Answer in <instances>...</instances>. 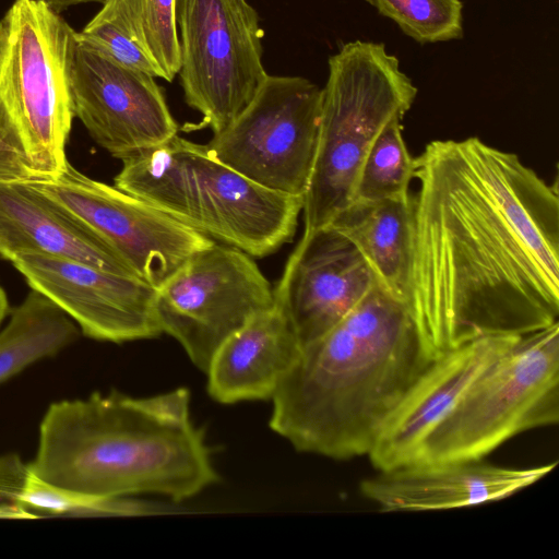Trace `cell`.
Wrapping results in <instances>:
<instances>
[{
  "label": "cell",
  "mask_w": 559,
  "mask_h": 559,
  "mask_svg": "<svg viewBox=\"0 0 559 559\" xmlns=\"http://www.w3.org/2000/svg\"><path fill=\"white\" fill-rule=\"evenodd\" d=\"M414 164L408 308L426 346L558 322L557 185L476 136L432 141Z\"/></svg>",
  "instance_id": "cell-1"
},
{
  "label": "cell",
  "mask_w": 559,
  "mask_h": 559,
  "mask_svg": "<svg viewBox=\"0 0 559 559\" xmlns=\"http://www.w3.org/2000/svg\"><path fill=\"white\" fill-rule=\"evenodd\" d=\"M436 357L408 306L377 284L341 322L302 346L271 399L270 427L300 452L334 460L368 454Z\"/></svg>",
  "instance_id": "cell-2"
},
{
  "label": "cell",
  "mask_w": 559,
  "mask_h": 559,
  "mask_svg": "<svg viewBox=\"0 0 559 559\" xmlns=\"http://www.w3.org/2000/svg\"><path fill=\"white\" fill-rule=\"evenodd\" d=\"M28 471L98 498L158 495L180 502L217 480L186 388L145 397L95 392L52 403Z\"/></svg>",
  "instance_id": "cell-3"
},
{
  "label": "cell",
  "mask_w": 559,
  "mask_h": 559,
  "mask_svg": "<svg viewBox=\"0 0 559 559\" xmlns=\"http://www.w3.org/2000/svg\"><path fill=\"white\" fill-rule=\"evenodd\" d=\"M115 187L210 239L263 258L289 242L304 197L264 188L178 134L123 159Z\"/></svg>",
  "instance_id": "cell-4"
},
{
  "label": "cell",
  "mask_w": 559,
  "mask_h": 559,
  "mask_svg": "<svg viewBox=\"0 0 559 559\" xmlns=\"http://www.w3.org/2000/svg\"><path fill=\"white\" fill-rule=\"evenodd\" d=\"M76 33L41 0H15L0 19V180L51 177L68 162Z\"/></svg>",
  "instance_id": "cell-5"
},
{
  "label": "cell",
  "mask_w": 559,
  "mask_h": 559,
  "mask_svg": "<svg viewBox=\"0 0 559 559\" xmlns=\"http://www.w3.org/2000/svg\"><path fill=\"white\" fill-rule=\"evenodd\" d=\"M416 95L383 44L349 41L329 58L316 159L304 197V230L330 225L353 202L369 147L390 120L403 119Z\"/></svg>",
  "instance_id": "cell-6"
},
{
  "label": "cell",
  "mask_w": 559,
  "mask_h": 559,
  "mask_svg": "<svg viewBox=\"0 0 559 559\" xmlns=\"http://www.w3.org/2000/svg\"><path fill=\"white\" fill-rule=\"evenodd\" d=\"M559 421V322L520 335L428 436L415 463L484 460L514 436Z\"/></svg>",
  "instance_id": "cell-7"
},
{
  "label": "cell",
  "mask_w": 559,
  "mask_h": 559,
  "mask_svg": "<svg viewBox=\"0 0 559 559\" xmlns=\"http://www.w3.org/2000/svg\"><path fill=\"white\" fill-rule=\"evenodd\" d=\"M180 82L202 116L193 130L217 133L250 104L269 75L255 10L246 0H176Z\"/></svg>",
  "instance_id": "cell-8"
},
{
  "label": "cell",
  "mask_w": 559,
  "mask_h": 559,
  "mask_svg": "<svg viewBox=\"0 0 559 559\" xmlns=\"http://www.w3.org/2000/svg\"><path fill=\"white\" fill-rule=\"evenodd\" d=\"M322 90L301 76L267 75L250 104L205 144L255 183L305 197L311 178Z\"/></svg>",
  "instance_id": "cell-9"
},
{
  "label": "cell",
  "mask_w": 559,
  "mask_h": 559,
  "mask_svg": "<svg viewBox=\"0 0 559 559\" xmlns=\"http://www.w3.org/2000/svg\"><path fill=\"white\" fill-rule=\"evenodd\" d=\"M273 305V288L252 257L219 242L194 252L155 295L162 333L204 373L217 348Z\"/></svg>",
  "instance_id": "cell-10"
},
{
  "label": "cell",
  "mask_w": 559,
  "mask_h": 559,
  "mask_svg": "<svg viewBox=\"0 0 559 559\" xmlns=\"http://www.w3.org/2000/svg\"><path fill=\"white\" fill-rule=\"evenodd\" d=\"M27 182L94 230L155 289L194 252L216 242L145 201L85 176L70 162L55 176Z\"/></svg>",
  "instance_id": "cell-11"
},
{
  "label": "cell",
  "mask_w": 559,
  "mask_h": 559,
  "mask_svg": "<svg viewBox=\"0 0 559 559\" xmlns=\"http://www.w3.org/2000/svg\"><path fill=\"white\" fill-rule=\"evenodd\" d=\"M74 116L111 156L123 159L178 134L154 76L79 37L72 62Z\"/></svg>",
  "instance_id": "cell-12"
},
{
  "label": "cell",
  "mask_w": 559,
  "mask_h": 559,
  "mask_svg": "<svg viewBox=\"0 0 559 559\" xmlns=\"http://www.w3.org/2000/svg\"><path fill=\"white\" fill-rule=\"evenodd\" d=\"M11 263L32 289L63 310L85 336L124 343L162 334L156 289L138 277L41 253H20Z\"/></svg>",
  "instance_id": "cell-13"
},
{
  "label": "cell",
  "mask_w": 559,
  "mask_h": 559,
  "mask_svg": "<svg viewBox=\"0 0 559 559\" xmlns=\"http://www.w3.org/2000/svg\"><path fill=\"white\" fill-rule=\"evenodd\" d=\"M376 285L355 246L325 226L304 230L273 294L305 346L341 322Z\"/></svg>",
  "instance_id": "cell-14"
},
{
  "label": "cell",
  "mask_w": 559,
  "mask_h": 559,
  "mask_svg": "<svg viewBox=\"0 0 559 559\" xmlns=\"http://www.w3.org/2000/svg\"><path fill=\"white\" fill-rule=\"evenodd\" d=\"M519 336H484L438 355L384 421L367 454L373 467L414 464L436 426Z\"/></svg>",
  "instance_id": "cell-15"
},
{
  "label": "cell",
  "mask_w": 559,
  "mask_h": 559,
  "mask_svg": "<svg viewBox=\"0 0 559 559\" xmlns=\"http://www.w3.org/2000/svg\"><path fill=\"white\" fill-rule=\"evenodd\" d=\"M556 465L512 468L483 460L414 463L365 478L359 489L383 512L457 509L508 498Z\"/></svg>",
  "instance_id": "cell-16"
},
{
  "label": "cell",
  "mask_w": 559,
  "mask_h": 559,
  "mask_svg": "<svg viewBox=\"0 0 559 559\" xmlns=\"http://www.w3.org/2000/svg\"><path fill=\"white\" fill-rule=\"evenodd\" d=\"M25 252L136 277L102 237L44 192L27 181L0 180V259Z\"/></svg>",
  "instance_id": "cell-17"
},
{
  "label": "cell",
  "mask_w": 559,
  "mask_h": 559,
  "mask_svg": "<svg viewBox=\"0 0 559 559\" xmlns=\"http://www.w3.org/2000/svg\"><path fill=\"white\" fill-rule=\"evenodd\" d=\"M301 348L286 313L274 301L217 348L205 371L209 394L222 404L271 400Z\"/></svg>",
  "instance_id": "cell-18"
},
{
  "label": "cell",
  "mask_w": 559,
  "mask_h": 559,
  "mask_svg": "<svg viewBox=\"0 0 559 559\" xmlns=\"http://www.w3.org/2000/svg\"><path fill=\"white\" fill-rule=\"evenodd\" d=\"M328 226L355 246L380 288L408 306L413 252L412 198L409 201H355Z\"/></svg>",
  "instance_id": "cell-19"
},
{
  "label": "cell",
  "mask_w": 559,
  "mask_h": 559,
  "mask_svg": "<svg viewBox=\"0 0 559 559\" xmlns=\"http://www.w3.org/2000/svg\"><path fill=\"white\" fill-rule=\"evenodd\" d=\"M80 335L75 322L41 293L32 289L10 312L0 331V383L29 365L52 357Z\"/></svg>",
  "instance_id": "cell-20"
},
{
  "label": "cell",
  "mask_w": 559,
  "mask_h": 559,
  "mask_svg": "<svg viewBox=\"0 0 559 559\" xmlns=\"http://www.w3.org/2000/svg\"><path fill=\"white\" fill-rule=\"evenodd\" d=\"M401 122L400 117L390 120L372 142L359 170L353 202L411 200L415 164L403 139Z\"/></svg>",
  "instance_id": "cell-21"
},
{
  "label": "cell",
  "mask_w": 559,
  "mask_h": 559,
  "mask_svg": "<svg viewBox=\"0 0 559 559\" xmlns=\"http://www.w3.org/2000/svg\"><path fill=\"white\" fill-rule=\"evenodd\" d=\"M419 44L463 37L461 0H368Z\"/></svg>",
  "instance_id": "cell-22"
},
{
  "label": "cell",
  "mask_w": 559,
  "mask_h": 559,
  "mask_svg": "<svg viewBox=\"0 0 559 559\" xmlns=\"http://www.w3.org/2000/svg\"><path fill=\"white\" fill-rule=\"evenodd\" d=\"M136 38L162 79L171 82L180 69L176 0H128Z\"/></svg>",
  "instance_id": "cell-23"
},
{
  "label": "cell",
  "mask_w": 559,
  "mask_h": 559,
  "mask_svg": "<svg viewBox=\"0 0 559 559\" xmlns=\"http://www.w3.org/2000/svg\"><path fill=\"white\" fill-rule=\"evenodd\" d=\"M78 35L122 64L162 78L136 38L128 0H106Z\"/></svg>",
  "instance_id": "cell-24"
},
{
  "label": "cell",
  "mask_w": 559,
  "mask_h": 559,
  "mask_svg": "<svg viewBox=\"0 0 559 559\" xmlns=\"http://www.w3.org/2000/svg\"><path fill=\"white\" fill-rule=\"evenodd\" d=\"M28 477V466L17 454L0 456V500L17 504Z\"/></svg>",
  "instance_id": "cell-25"
},
{
  "label": "cell",
  "mask_w": 559,
  "mask_h": 559,
  "mask_svg": "<svg viewBox=\"0 0 559 559\" xmlns=\"http://www.w3.org/2000/svg\"><path fill=\"white\" fill-rule=\"evenodd\" d=\"M0 518L7 519H36V514L25 510L19 504L7 502L0 507Z\"/></svg>",
  "instance_id": "cell-26"
},
{
  "label": "cell",
  "mask_w": 559,
  "mask_h": 559,
  "mask_svg": "<svg viewBox=\"0 0 559 559\" xmlns=\"http://www.w3.org/2000/svg\"><path fill=\"white\" fill-rule=\"evenodd\" d=\"M57 12L81 3L97 2L104 4L106 0H41Z\"/></svg>",
  "instance_id": "cell-27"
},
{
  "label": "cell",
  "mask_w": 559,
  "mask_h": 559,
  "mask_svg": "<svg viewBox=\"0 0 559 559\" xmlns=\"http://www.w3.org/2000/svg\"><path fill=\"white\" fill-rule=\"evenodd\" d=\"M10 307H9V300L7 293L4 289L0 286V323L3 321L5 316L9 313Z\"/></svg>",
  "instance_id": "cell-28"
}]
</instances>
